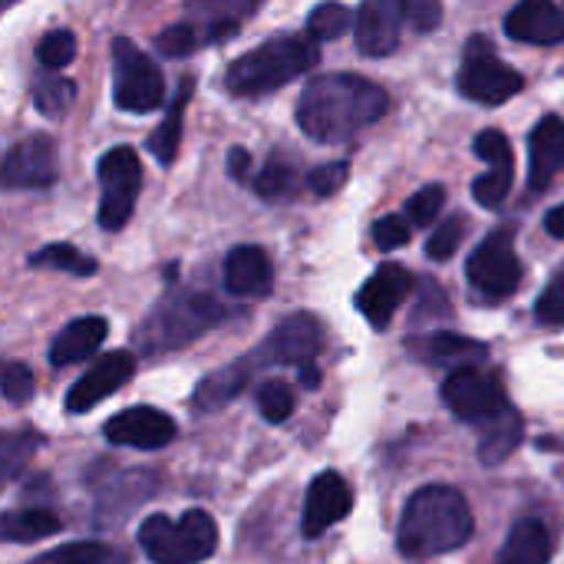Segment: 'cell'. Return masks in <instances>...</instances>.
<instances>
[{
    "label": "cell",
    "mask_w": 564,
    "mask_h": 564,
    "mask_svg": "<svg viewBox=\"0 0 564 564\" xmlns=\"http://www.w3.org/2000/svg\"><path fill=\"white\" fill-rule=\"evenodd\" d=\"M390 109V93L357 73H327L304 86L297 99V126L321 145H340L380 122Z\"/></svg>",
    "instance_id": "6da1fadb"
},
{
    "label": "cell",
    "mask_w": 564,
    "mask_h": 564,
    "mask_svg": "<svg viewBox=\"0 0 564 564\" xmlns=\"http://www.w3.org/2000/svg\"><path fill=\"white\" fill-rule=\"evenodd\" d=\"M473 532H476V519L466 496L453 486L436 482L416 489L406 499L397 529V545L403 558L423 562L463 549L473 539Z\"/></svg>",
    "instance_id": "7a4b0ae2"
},
{
    "label": "cell",
    "mask_w": 564,
    "mask_h": 564,
    "mask_svg": "<svg viewBox=\"0 0 564 564\" xmlns=\"http://www.w3.org/2000/svg\"><path fill=\"white\" fill-rule=\"evenodd\" d=\"M317 59H321V50L314 36L278 33L264 40L261 46L248 50L245 56H238L225 73V86L235 96H261L311 73Z\"/></svg>",
    "instance_id": "3957f363"
},
{
    "label": "cell",
    "mask_w": 564,
    "mask_h": 564,
    "mask_svg": "<svg viewBox=\"0 0 564 564\" xmlns=\"http://www.w3.org/2000/svg\"><path fill=\"white\" fill-rule=\"evenodd\" d=\"M228 317L225 304L202 291H178L159 301V307L142 321L135 344L145 354H169L195 344L202 334H208L215 324Z\"/></svg>",
    "instance_id": "277c9868"
},
{
    "label": "cell",
    "mask_w": 564,
    "mask_h": 564,
    "mask_svg": "<svg viewBox=\"0 0 564 564\" xmlns=\"http://www.w3.org/2000/svg\"><path fill=\"white\" fill-rule=\"evenodd\" d=\"M135 539L152 564H202L218 549V525L208 512L188 509L178 522L169 516H149Z\"/></svg>",
    "instance_id": "5b68a950"
},
{
    "label": "cell",
    "mask_w": 564,
    "mask_h": 564,
    "mask_svg": "<svg viewBox=\"0 0 564 564\" xmlns=\"http://www.w3.org/2000/svg\"><path fill=\"white\" fill-rule=\"evenodd\" d=\"M112 99L122 112H155L165 102V76L159 63L129 36L112 40Z\"/></svg>",
    "instance_id": "8992f818"
},
{
    "label": "cell",
    "mask_w": 564,
    "mask_h": 564,
    "mask_svg": "<svg viewBox=\"0 0 564 564\" xmlns=\"http://www.w3.org/2000/svg\"><path fill=\"white\" fill-rule=\"evenodd\" d=\"M525 89V76L496 56L489 36L476 33L466 40L459 66V93L479 106H502Z\"/></svg>",
    "instance_id": "52a82bcc"
},
{
    "label": "cell",
    "mask_w": 564,
    "mask_h": 564,
    "mask_svg": "<svg viewBox=\"0 0 564 564\" xmlns=\"http://www.w3.org/2000/svg\"><path fill=\"white\" fill-rule=\"evenodd\" d=\"M466 278L486 301H506L519 291L525 268L516 254V225H502L482 238V245L469 254Z\"/></svg>",
    "instance_id": "ba28073f"
},
{
    "label": "cell",
    "mask_w": 564,
    "mask_h": 564,
    "mask_svg": "<svg viewBox=\"0 0 564 564\" xmlns=\"http://www.w3.org/2000/svg\"><path fill=\"white\" fill-rule=\"evenodd\" d=\"M443 400L449 403V410L476 426L492 423L496 416H502L512 403L506 397L502 377L496 370H482L476 364L456 367L449 370L446 383H443Z\"/></svg>",
    "instance_id": "9c48e42d"
},
{
    "label": "cell",
    "mask_w": 564,
    "mask_h": 564,
    "mask_svg": "<svg viewBox=\"0 0 564 564\" xmlns=\"http://www.w3.org/2000/svg\"><path fill=\"white\" fill-rule=\"evenodd\" d=\"M99 228H126L142 188V162L132 145H116L99 159Z\"/></svg>",
    "instance_id": "30bf717a"
},
{
    "label": "cell",
    "mask_w": 564,
    "mask_h": 564,
    "mask_svg": "<svg viewBox=\"0 0 564 564\" xmlns=\"http://www.w3.org/2000/svg\"><path fill=\"white\" fill-rule=\"evenodd\" d=\"M135 377V354L129 350H112L106 357H99L66 393V413L79 416L89 413L93 406H99L106 397L119 393L129 380Z\"/></svg>",
    "instance_id": "8fae6325"
},
{
    "label": "cell",
    "mask_w": 564,
    "mask_h": 564,
    "mask_svg": "<svg viewBox=\"0 0 564 564\" xmlns=\"http://www.w3.org/2000/svg\"><path fill=\"white\" fill-rule=\"evenodd\" d=\"M473 152L489 162V172H482L473 182V198L482 208H499L509 192H512V178H516V159H512V142L502 129H482L473 142Z\"/></svg>",
    "instance_id": "7c38bea8"
},
{
    "label": "cell",
    "mask_w": 564,
    "mask_h": 564,
    "mask_svg": "<svg viewBox=\"0 0 564 564\" xmlns=\"http://www.w3.org/2000/svg\"><path fill=\"white\" fill-rule=\"evenodd\" d=\"M324 347V327L314 314H291L284 317L271 337L264 340V347L254 354L264 364H288V367H304L314 364V357Z\"/></svg>",
    "instance_id": "4fadbf2b"
},
{
    "label": "cell",
    "mask_w": 564,
    "mask_h": 564,
    "mask_svg": "<svg viewBox=\"0 0 564 564\" xmlns=\"http://www.w3.org/2000/svg\"><path fill=\"white\" fill-rule=\"evenodd\" d=\"M59 178V159L50 135H30L7 149L3 182L7 188H50Z\"/></svg>",
    "instance_id": "5bb4252c"
},
{
    "label": "cell",
    "mask_w": 564,
    "mask_h": 564,
    "mask_svg": "<svg viewBox=\"0 0 564 564\" xmlns=\"http://www.w3.org/2000/svg\"><path fill=\"white\" fill-rule=\"evenodd\" d=\"M178 426L169 413L155 410V406H129L122 413H116L112 420H106L102 436L112 446H132L142 453L162 449L175 440Z\"/></svg>",
    "instance_id": "9a60e30c"
},
{
    "label": "cell",
    "mask_w": 564,
    "mask_h": 564,
    "mask_svg": "<svg viewBox=\"0 0 564 564\" xmlns=\"http://www.w3.org/2000/svg\"><path fill=\"white\" fill-rule=\"evenodd\" d=\"M410 291H413V274L403 264H380L357 291V311L367 317L373 330H387L397 307L410 297Z\"/></svg>",
    "instance_id": "2e32d148"
},
{
    "label": "cell",
    "mask_w": 564,
    "mask_h": 564,
    "mask_svg": "<svg viewBox=\"0 0 564 564\" xmlns=\"http://www.w3.org/2000/svg\"><path fill=\"white\" fill-rule=\"evenodd\" d=\"M354 512V489L347 486L344 476L337 473H321L304 499V516H301V535L317 539L337 522H344Z\"/></svg>",
    "instance_id": "e0dca14e"
},
{
    "label": "cell",
    "mask_w": 564,
    "mask_h": 564,
    "mask_svg": "<svg viewBox=\"0 0 564 564\" xmlns=\"http://www.w3.org/2000/svg\"><path fill=\"white\" fill-rule=\"evenodd\" d=\"M406 23L403 0H364L354 23V40L364 56H387L400 46Z\"/></svg>",
    "instance_id": "ac0fdd59"
},
{
    "label": "cell",
    "mask_w": 564,
    "mask_h": 564,
    "mask_svg": "<svg viewBox=\"0 0 564 564\" xmlns=\"http://www.w3.org/2000/svg\"><path fill=\"white\" fill-rule=\"evenodd\" d=\"M506 33L519 43L555 46L564 40V10L555 0H519L506 17Z\"/></svg>",
    "instance_id": "d6986e66"
},
{
    "label": "cell",
    "mask_w": 564,
    "mask_h": 564,
    "mask_svg": "<svg viewBox=\"0 0 564 564\" xmlns=\"http://www.w3.org/2000/svg\"><path fill=\"white\" fill-rule=\"evenodd\" d=\"M564 172V119L545 116L529 132V185L535 192H545Z\"/></svg>",
    "instance_id": "ffe728a7"
},
{
    "label": "cell",
    "mask_w": 564,
    "mask_h": 564,
    "mask_svg": "<svg viewBox=\"0 0 564 564\" xmlns=\"http://www.w3.org/2000/svg\"><path fill=\"white\" fill-rule=\"evenodd\" d=\"M225 288L235 297H268L274 288V268L264 248L238 245L225 258Z\"/></svg>",
    "instance_id": "44dd1931"
},
{
    "label": "cell",
    "mask_w": 564,
    "mask_h": 564,
    "mask_svg": "<svg viewBox=\"0 0 564 564\" xmlns=\"http://www.w3.org/2000/svg\"><path fill=\"white\" fill-rule=\"evenodd\" d=\"M109 337V321L106 317H76L69 321L50 344V364L53 367H69V364H79L86 357H93Z\"/></svg>",
    "instance_id": "7402d4cb"
},
{
    "label": "cell",
    "mask_w": 564,
    "mask_h": 564,
    "mask_svg": "<svg viewBox=\"0 0 564 564\" xmlns=\"http://www.w3.org/2000/svg\"><path fill=\"white\" fill-rule=\"evenodd\" d=\"M410 350L426 364L453 367V370L466 367V364H479L489 357V347L482 340H473V337H463L453 330H436V334H426L420 340H410Z\"/></svg>",
    "instance_id": "603a6c76"
},
{
    "label": "cell",
    "mask_w": 564,
    "mask_h": 564,
    "mask_svg": "<svg viewBox=\"0 0 564 564\" xmlns=\"http://www.w3.org/2000/svg\"><path fill=\"white\" fill-rule=\"evenodd\" d=\"M155 492V476L149 473H126L119 476L112 486H106V496H99V506H96V522L99 525H116L122 522L135 506H142L149 496Z\"/></svg>",
    "instance_id": "cb8c5ba5"
},
{
    "label": "cell",
    "mask_w": 564,
    "mask_h": 564,
    "mask_svg": "<svg viewBox=\"0 0 564 564\" xmlns=\"http://www.w3.org/2000/svg\"><path fill=\"white\" fill-rule=\"evenodd\" d=\"M254 364H258V360H254V354H251V360L228 364V367L208 373V377L195 387V397H192L195 410H198V413H215V410L228 406V403L248 387V377H251V367H254Z\"/></svg>",
    "instance_id": "d4e9b609"
},
{
    "label": "cell",
    "mask_w": 564,
    "mask_h": 564,
    "mask_svg": "<svg viewBox=\"0 0 564 564\" xmlns=\"http://www.w3.org/2000/svg\"><path fill=\"white\" fill-rule=\"evenodd\" d=\"M552 562V535L539 519H519L502 542L496 564H549Z\"/></svg>",
    "instance_id": "484cf974"
},
{
    "label": "cell",
    "mask_w": 564,
    "mask_h": 564,
    "mask_svg": "<svg viewBox=\"0 0 564 564\" xmlns=\"http://www.w3.org/2000/svg\"><path fill=\"white\" fill-rule=\"evenodd\" d=\"M192 93H195V79H192V76H185V79L178 83V89H175L172 102H169L165 119H162V122H159V129L149 135V152H152L162 165H172V162H175V155H178L182 132H185V129H182V122H185V106H188Z\"/></svg>",
    "instance_id": "4316f807"
},
{
    "label": "cell",
    "mask_w": 564,
    "mask_h": 564,
    "mask_svg": "<svg viewBox=\"0 0 564 564\" xmlns=\"http://www.w3.org/2000/svg\"><path fill=\"white\" fill-rule=\"evenodd\" d=\"M525 440V423L522 416L516 413V406H509L502 416H496L492 423L482 426V443H479V459L482 466H499L506 463Z\"/></svg>",
    "instance_id": "83f0119b"
},
{
    "label": "cell",
    "mask_w": 564,
    "mask_h": 564,
    "mask_svg": "<svg viewBox=\"0 0 564 564\" xmlns=\"http://www.w3.org/2000/svg\"><path fill=\"white\" fill-rule=\"evenodd\" d=\"M59 529H63V519L53 509H40V506H33V509H10L0 519V535L10 545L40 542V539L56 535Z\"/></svg>",
    "instance_id": "f1b7e54d"
},
{
    "label": "cell",
    "mask_w": 564,
    "mask_h": 564,
    "mask_svg": "<svg viewBox=\"0 0 564 564\" xmlns=\"http://www.w3.org/2000/svg\"><path fill=\"white\" fill-rule=\"evenodd\" d=\"M30 564H132V555L106 542H69L33 558Z\"/></svg>",
    "instance_id": "f546056e"
},
{
    "label": "cell",
    "mask_w": 564,
    "mask_h": 564,
    "mask_svg": "<svg viewBox=\"0 0 564 564\" xmlns=\"http://www.w3.org/2000/svg\"><path fill=\"white\" fill-rule=\"evenodd\" d=\"M73 99H76V86L66 76H59L56 69H46L33 79V106L40 116L59 119L69 112Z\"/></svg>",
    "instance_id": "4dcf8cb0"
},
{
    "label": "cell",
    "mask_w": 564,
    "mask_h": 564,
    "mask_svg": "<svg viewBox=\"0 0 564 564\" xmlns=\"http://www.w3.org/2000/svg\"><path fill=\"white\" fill-rule=\"evenodd\" d=\"M26 264H30V268L66 271V274H73V278H93V274L99 271L96 258L83 254V251L73 248V245H46V248L33 251V254L26 258Z\"/></svg>",
    "instance_id": "1f68e13d"
},
{
    "label": "cell",
    "mask_w": 564,
    "mask_h": 564,
    "mask_svg": "<svg viewBox=\"0 0 564 564\" xmlns=\"http://www.w3.org/2000/svg\"><path fill=\"white\" fill-rule=\"evenodd\" d=\"M350 23H354V13L344 3H337V0H327V3L311 10L307 36H314L317 43H330V40H340L350 30Z\"/></svg>",
    "instance_id": "d6a6232c"
},
{
    "label": "cell",
    "mask_w": 564,
    "mask_h": 564,
    "mask_svg": "<svg viewBox=\"0 0 564 564\" xmlns=\"http://www.w3.org/2000/svg\"><path fill=\"white\" fill-rule=\"evenodd\" d=\"M43 446V436L33 430H20V433H7L3 446H0V463H3V479H17L20 469L26 466V459Z\"/></svg>",
    "instance_id": "836d02e7"
},
{
    "label": "cell",
    "mask_w": 564,
    "mask_h": 564,
    "mask_svg": "<svg viewBox=\"0 0 564 564\" xmlns=\"http://www.w3.org/2000/svg\"><path fill=\"white\" fill-rule=\"evenodd\" d=\"M294 188H297L294 169L284 165V162H278V159L268 162V165L261 169V175L254 178V195L264 198V202H281V198L294 195Z\"/></svg>",
    "instance_id": "e575fe53"
},
{
    "label": "cell",
    "mask_w": 564,
    "mask_h": 564,
    "mask_svg": "<svg viewBox=\"0 0 564 564\" xmlns=\"http://www.w3.org/2000/svg\"><path fill=\"white\" fill-rule=\"evenodd\" d=\"M258 410L268 423H284L294 413V393L284 380H264L258 387Z\"/></svg>",
    "instance_id": "d590c367"
},
{
    "label": "cell",
    "mask_w": 564,
    "mask_h": 564,
    "mask_svg": "<svg viewBox=\"0 0 564 564\" xmlns=\"http://www.w3.org/2000/svg\"><path fill=\"white\" fill-rule=\"evenodd\" d=\"M192 10L205 13V26H215V23H238L245 17H251L261 0H188Z\"/></svg>",
    "instance_id": "8d00e7d4"
},
{
    "label": "cell",
    "mask_w": 564,
    "mask_h": 564,
    "mask_svg": "<svg viewBox=\"0 0 564 564\" xmlns=\"http://www.w3.org/2000/svg\"><path fill=\"white\" fill-rule=\"evenodd\" d=\"M202 43H205V36H202L198 26H192V23H172V26H165V30L155 36L159 53L169 56V59H182V56L195 53Z\"/></svg>",
    "instance_id": "74e56055"
},
{
    "label": "cell",
    "mask_w": 564,
    "mask_h": 564,
    "mask_svg": "<svg viewBox=\"0 0 564 564\" xmlns=\"http://www.w3.org/2000/svg\"><path fill=\"white\" fill-rule=\"evenodd\" d=\"M463 235H466V218H463V215H453L449 221H443V225L430 235L426 254H430L433 261H449V258L459 251Z\"/></svg>",
    "instance_id": "f35d334b"
},
{
    "label": "cell",
    "mask_w": 564,
    "mask_h": 564,
    "mask_svg": "<svg viewBox=\"0 0 564 564\" xmlns=\"http://www.w3.org/2000/svg\"><path fill=\"white\" fill-rule=\"evenodd\" d=\"M36 56L46 69H63L66 63H73L76 56V36L69 30H53L40 40Z\"/></svg>",
    "instance_id": "ab89813d"
},
{
    "label": "cell",
    "mask_w": 564,
    "mask_h": 564,
    "mask_svg": "<svg viewBox=\"0 0 564 564\" xmlns=\"http://www.w3.org/2000/svg\"><path fill=\"white\" fill-rule=\"evenodd\" d=\"M443 205H446V188L443 185H423L410 202H406V218L413 221V225H433L436 221V215L443 212Z\"/></svg>",
    "instance_id": "60d3db41"
},
{
    "label": "cell",
    "mask_w": 564,
    "mask_h": 564,
    "mask_svg": "<svg viewBox=\"0 0 564 564\" xmlns=\"http://www.w3.org/2000/svg\"><path fill=\"white\" fill-rule=\"evenodd\" d=\"M350 182V162H327L307 175V185L317 198H334Z\"/></svg>",
    "instance_id": "b9f144b4"
},
{
    "label": "cell",
    "mask_w": 564,
    "mask_h": 564,
    "mask_svg": "<svg viewBox=\"0 0 564 564\" xmlns=\"http://www.w3.org/2000/svg\"><path fill=\"white\" fill-rule=\"evenodd\" d=\"M535 317L549 327H564V271L549 281V288L542 291L539 304H535Z\"/></svg>",
    "instance_id": "7bdbcfd3"
},
{
    "label": "cell",
    "mask_w": 564,
    "mask_h": 564,
    "mask_svg": "<svg viewBox=\"0 0 564 564\" xmlns=\"http://www.w3.org/2000/svg\"><path fill=\"white\" fill-rule=\"evenodd\" d=\"M373 241L380 251H397L410 241V225L397 215H383L373 221Z\"/></svg>",
    "instance_id": "ee69618b"
},
{
    "label": "cell",
    "mask_w": 564,
    "mask_h": 564,
    "mask_svg": "<svg viewBox=\"0 0 564 564\" xmlns=\"http://www.w3.org/2000/svg\"><path fill=\"white\" fill-rule=\"evenodd\" d=\"M406 23L420 33H433L443 20V0H403Z\"/></svg>",
    "instance_id": "f6af8a7d"
},
{
    "label": "cell",
    "mask_w": 564,
    "mask_h": 564,
    "mask_svg": "<svg viewBox=\"0 0 564 564\" xmlns=\"http://www.w3.org/2000/svg\"><path fill=\"white\" fill-rule=\"evenodd\" d=\"M3 397L7 403H26L33 397V373L26 364H7L3 370Z\"/></svg>",
    "instance_id": "bcb514c9"
},
{
    "label": "cell",
    "mask_w": 564,
    "mask_h": 564,
    "mask_svg": "<svg viewBox=\"0 0 564 564\" xmlns=\"http://www.w3.org/2000/svg\"><path fill=\"white\" fill-rule=\"evenodd\" d=\"M228 175L231 178H248V172H251V152L248 149H241V145H235V149H228Z\"/></svg>",
    "instance_id": "7dc6e473"
},
{
    "label": "cell",
    "mask_w": 564,
    "mask_h": 564,
    "mask_svg": "<svg viewBox=\"0 0 564 564\" xmlns=\"http://www.w3.org/2000/svg\"><path fill=\"white\" fill-rule=\"evenodd\" d=\"M545 231H549L552 238H562L564 241V205H555V208L545 215Z\"/></svg>",
    "instance_id": "c3c4849f"
},
{
    "label": "cell",
    "mask_w": 564,
    "mask_h": 564,
    "mask_svg": "<svg viewBox=\"0 0 564 564\" xmlns=\"http://www.w3.org/2000/svg\"><path fill=\"white\" fill-rule=\"evenodd\" d=\"M297 373H301V383H304L307 390H317V387H321V370H317L314 364L297 367Z\"/></svg>",
    "instance_id": "681fc988"
}]
</instances>
